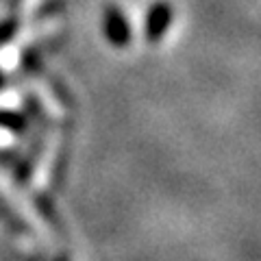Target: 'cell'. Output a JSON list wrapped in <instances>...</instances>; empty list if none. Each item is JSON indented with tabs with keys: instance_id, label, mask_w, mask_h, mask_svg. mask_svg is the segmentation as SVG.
Wrapping results in <instances>:
<instances>
[{
	"instance_id": "obj_2",
	"label": "cell",
	"mask_w": 261,
	"mask_h": 261,
	"mask_svg": "<svg viewBox=\"0 0 261 261\" xmlns=\"http://www.w3.org/2000/svg\"><path fill=\"white\" fill-rule=\"evenodd\" d=\"M168 22H170V9L166 5L152 7V11L148 15V35H150V39L161 37V33L168 27Z\"/></svg>"
},
{
	"instance_id": "obj_1",
	"label": "cell",
	"mask_w": 261,
	"mask_h": 261,
	"mask_svg": "<svg viewBox=\"0 0 261 261\" xmlns=\"http://www.w3.org/2000/svg\"><path fill=\"white\" fill-rule=\"evenodd\" d=\"M107 31H109V37L116 44H124L128 39V27L124 22V15H122L118 9H109V13H107Z\"/></svg>"
}]
</instances>
